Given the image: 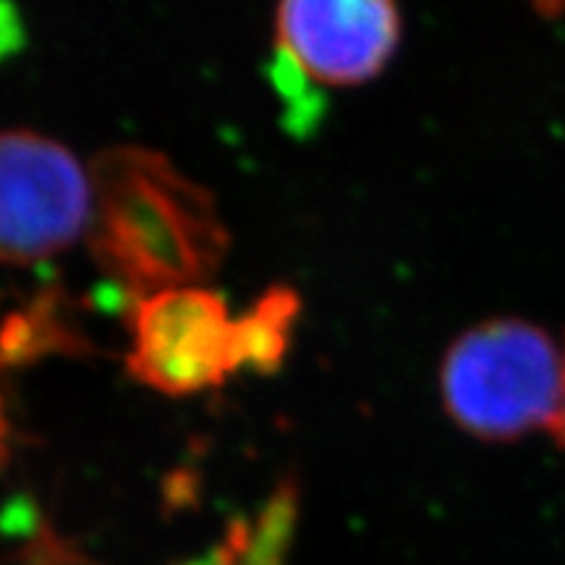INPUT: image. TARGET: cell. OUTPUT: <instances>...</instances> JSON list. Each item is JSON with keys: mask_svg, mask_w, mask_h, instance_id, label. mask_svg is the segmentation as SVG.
I'll list each match as a JSON object with an SVG mask.
<instances>
[{"mask_svg": "<svg viewBox=\"0 0 565 565\" xmlns=\"http://www.w3.org/2000/svg\"><path fill=\"white\" fill-rule=\"evenodd\" d=\"M87 244L100 270L150 296L204 286L228 252L207 189L147 147H110L89 162Z\"/></svg>", "mask_w": 565, "mask_h": 565, "instance_id": "6da1fadb", "label": "cell"}, {"mask_svg": "<svg viewBox=\"0 0 565 565\" xmlns=\"http://www.w3.org/2000/svg\"><path fill=\"white\" fill-rule=\"evenodd\" d=\"M565 391V349L540 324L492 317L458 335L440 366L443 406L463 433L511 443L555 433Z\"/></svg>", "mask_w": 565, "mask_h": 565, "instance_id": "7a4b0ae2", "label": "cell"}, {"mask_svg": "<svg viewBox=\"0 0 565 565\" xmlns=\"http://www.w3.org/2000/svg\"><path fill=\"white\" fill-rule=\"evenodd\" d=\"M126 366L166 395H194L246 366L244 320L204 286L141 296L131 312Z\"/></svg>", "mask_w": 565, "mask_h": 565, "instance_id": "3957f363", "label": "cell"}, {"mask_svg": "<svg viewBox=\"0 0 565 565\" xmlns=\"http://www.w3.org/2000/svg\"><path fill=\"white\" fill-rule=\"evenodd\" d=\"M89 168L61 141L0 131V263L32 265L87 236Z\"/></svg>", "mask_w": 565, "mask_h": 565, "instance_id": "277c9868", "label": "cell"}, {"mask_svg": "<svg viewBox=\"0 0 565 565\" xmlns=\"http://www.w3.org/2000/svg\"><path fill=\"white\" fill-rule=\"evenodd\" d=\"M275 34L309 79L349 87L374 79L393 58L401 13L387 0H294L275 13Z\"/></svg>", "mask_w": 565, "mask_h": 565, "instance_id": "5b68a950", "label": "cell"}, {"mask_svg": "<svg viewBox=\"0 0 565 565\" xmlns=\"http://www.w3.org/2000/svg\"><path fill=\"white\" fill-rule=\"evenodd\" d=\"M74 335L51 299L42 296L30 307L0 317V364H19L38 353L58 351Z\"/></svg>", "mask_w": 565, "mask_h": 565, "instance_id": "8992f818", "label": "cell"}, {"mask_svg": "<svg viewBox=\"0 0 565 565\" xmlns=\"http://www.w3.org/2000/svg\"><path fill=\"white\" fill-rule=\"evenodd\" d=\"M246 366L275 370L286 356L296 320V296L291 291H270L244 317Z\"/></svg>", "mask_w": 565, "mask_h": 565, "instance_id": "52a82bcc", "label": "cell"}, {"mask_svg": "<svg viewBox=\"0 0 565 565\" xmlns=\"http://www.w3.org/2000/svg\"><path fill=\"white\" fill-rule=\"evenodd\" d=\"M280 542L275 536H267L265 542H259V547L254 550L249 565H280V553H278Z\"/></svg>", "mask_w": 565, "mask_h": 565, "instance_id": "ba28073f", "label": "cell"}, {"mask_svg": "<svg viewBox=\"0 0 565 565\" xmlns=\"http://www.w3.org/2000/svg\"><path fill=\"white\" fill-rule=\"evenodd\" d=\"M9 445H11V424H9V416H6L3 398H0V466H3L6 458H9Z\"/></svg>", "mask_w": 565, "mask_h": 565, "instance_id": "9c48e42d", "label": "cell"}, {"mask_svg": "<svg viewBox=\"0 0 565 565\" xmlns=\"http://www.w3.org/2000/svg\"><path fill=\"white\" fill-rule=\"evenodd\" d=\"M555 437L565 448V391H563V408H561V419H557V427H555Z\"/></svg>", "mask_w": 565, "mask_h": 565, "instance_id": "30bf717a", "label": "cell"}]
</instances>
